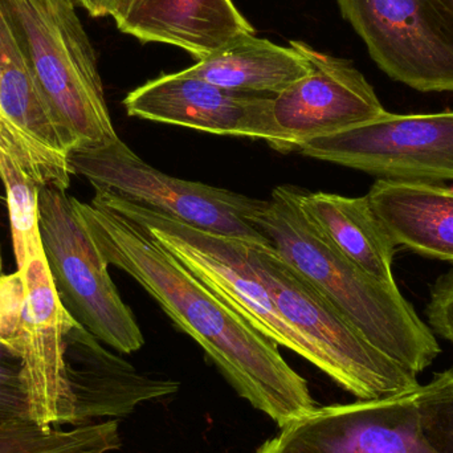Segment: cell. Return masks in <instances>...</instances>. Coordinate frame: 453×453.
<instances>
[{
    "label": "cell",
    "mask_w": 453,
    "mask_h": 453,
    "mask_svg": "<svg viewBox=\"0 0 453 453\" xmlns=\"http://www.w3.org/2000/svg\"><path fill=\"white\" fill-rule=\"evenodd\" d=\"M80 222L109 265L134 279L196 341L236 388L281 427L313 411L308 385L277 343L248 324L145 226L92 199L72 196Z\"/></svg>",
    "instance_id": "obj_1"
},
{
    "label": "cell",
    "mask_w": 453,
    "mask_h": 453,
    "mask_svg": "<svg viewBox=\"0 0 453 453\" xmlns=\"http://www.w3.org/2000/svg\"><path fill=\"white\" fill-rule=\"evenodd\" d=\"M297 188H274L248 219L374 348L412 374L427 370L441 353L435 333L396 284L370 276L303 215Z\"/></svg>",
    "instance_id": "obj_2"
},
{
    "label": "cell",
    "mask_w": 453,
    "mask_h": 453,
    "mask_svg": "<svg viewBox=\"0 0 453 453\" xmlns=\"http://www.w3.org/2000/svg\"><path fill=\"white\" fill-rule=\"evenodd\" d=\"M73 2L0 0L42 97L76 148H97L119 137L95 50Z\"/></svg>",
    "instance_id": "obj_3"
},
{
    "label": "cell",
    "mask_w": 453,
    "mask_h": 453,
    "mask_svg": "<svg viewBox=\"0 0 453 453\" xmlns=\"http://www.w3.org/2000/svg\"><path fill=\"white\" fill-rule=\"evenodd\" d=\"M248 260L319 370L359 401L406 395L418 375L372 345L273 245L245 242Z\"/></svg>",
    "instance_id": "obj_4"
},
{
    "label": "cell",
    "mask_w": 453,
    "mask_h": 453,
    "mask_svg": "<svg viewBox=\"0 0 453 453\" xmlns=\"http://www.w3.org/2000/svg\"><path fill=\"white\" fill-rule=\"evenodd\" d=\"M0 276V340L24 362L29 417L42 427L73 425L65 375V334L76 319L58 300L44 252Z\"/></svg>",
    "instance_id": "obj_5"
},
{
    "label": "cell",
    "mask_w": 453,
    "mask_h": 453,
    "mask_svg": "<svg viewBox=\"0 0 453 453\" xmlns=\"http://www.w3.org/2000/svg\"><path fill=\"white\" fill-rule=\"evenodd\" d=\"M42 252L65 311L98 341L122 354L145 343L132 309L122 301L89 234L80 222L72 196L56 186L37 188Z\"/></svg>",
    "instance_id": "obj_6"
},
{
    "label": "cell",
    "mask_w": 453,
    "mask_h": 453,
    "mask_svg": "<svg viewBox=\"0 0 453 453\" xmlns=\"http://www.w3.org/2000/svg\"><path fill=\"white\" fill-rule=\"evenodd\" d=\"M72 174L85 178L96 193L111 194L215 234L272 245L250 222L258 199L204 183L170 177L141 159L121 138L68 154Z\"/></svg>",
    "instance_id": "obj_7"
},
{
    "label": "cell",
    "mask_w": 453,
    "mask_h": 453,
    "mask_svg": "<svg viewBox=\"0 0 453 453\" xmlns=\"http://www.w3.org/2000/svg\"><path fill=\"white\" fill-rule=\"evenodd\" d=\"M370 58L394 81L453 93V0H337Z\"/></svg>",
    "instance_id": "obj_8"
},
{
    "label": "cell",
    "mask_w": 453,
    "mask_h": 453,
    "mask_svg": "<svg viewBox=\"0 0 453 453\" xmlns=\"http://www.w3.org/2000/svg\"><path fill=\"white\" fill-rule=\"evenodd\" d=\"M309 158L399 182L453 180V111L393 114L309 141Z\"/></svg>",
    "instance_id": "obj_9"
},
{
    "label": "cell",
    "mask_w": 453,
    "mask_h": 453,
    "mask_svg": "<svg viewBox=\"0 0 453 453\" xmlns=\"http://www.w3.org/2000/svg\"><path fill=\"white\" fill-rule=\"evenodd\" d=\"M289 44L305 56L311 72L274 96L272 148L296 151L309 141L366 124L388 111L351 61L297 40Z\"/></svg>",
    "instance_id": "obj_10"
},
{
    "label": "cell",
    "mask_w": 453,
    "mask_h": 453,
    "mask_svg": "<svg viewBox=\"0 0 453 453\" xmlns=\"http://www.w3.org/2000/svg\"><path fill=\"white\" fill-rule=\"evenodd\" d=\"M418 390L314 409L257 453H436L420 427Z\"/></svg>",
    "instance_id": "obj_11"
},
{
    "label": "cell",
    "mask_w": 453,
    "mask_h": 453,
    "mask_svg": "<svg viewBox=\"0 0 453 453\" xmlns=\"http://www.w3.org/2000/svg\"><path fill=\"white\" fill-rule=\"evenodd\" d=\"M273 97L226 89L183 69L132 90L124 106L130 117L269 143L273 138Z\"/></svg>",
    "instance_id": "obj_12"
},
{
    "label": "cell",
    "mask_w": 453,
    "mask_h": 453,
    "mask_svg": "<svg viewBox=\"0 0 453 453\" xmlns=\"http://www.w3.org/2000/svg\"><path fill=\"white\" fill-rule=\"evenodd\" d=\"M65 375L73 425L103 417H124L141 402L175 393L177 383L140 374L109 353L79 322L65 334Z\"/></svg>",
    "instance_id": "obj_13"
},
{
    "label": "cell",
    "mask_w": 453,
    "mask_h": 453,
    "mask_svg": "<svg viewBox=\"0 0 453 453\" xmlns=\"http://www.w3.org/2000/svg\"><path fill=\"white\" fill-rule=\"evenodd\" d=\"M111 16L122 34L180 48L196 61L255 34L232 0H116Z\"/></svg>",
    "instance_id": "obj_14"
},
{
    "label": "cell",
    "mask_w": 453,
    "mask_h": 453,
    "mask_svg": "<svg viewBox=\"0 0 453 453\" xmlns=\"http://www.w3.org/2000/svg\"><path fill=\"white\" fill-rule=\"evenodd\" d=\"M0 109L8 124L63 180L71 182L68 154L76 141L42 97L0 3Z\"/></svg>",
    "instance_id": "obj_15"
},
{
    "label": "cell",
    "mask_w": 453,
    "mask_h": 453,
    "mask_svg": "<svg viewBox=\"0 0 453 453\" xmlns=\"http://www.w3.org/2000/svg\"><path fill=\"white\" fill-rule=\"evenodd\" d=\"M367 198L396 247L453 263V188L378 180Z\"/></svg>",
    "instance_id": "obj_16"
},
{
    "label": "cell",
    "mask_w": 453,
    "mask_h": 453,
    "mask_svg": "<svg viewBox=\"0 0 453 453\" xmlns=\"http://www.w3.org/2000/svg\"><path fill=\"white\" fill-rule=\"evenodd\" d=\"M301 211L346 257L386 284H395L396 244L370 204L369 198H348L297 188Z\"/></svg>",
    "instance_id": "obj_17"
},
{
    "label": "cell",
    "mask_w": 453,
    "mask_h": 453,
    "mask_svg": "<svg viewBox=\"0 0 453 453\" xmlns=\"http://www.w3.org/2000/svg\"><path fill=\"white\" fill-rule=\"evenodd\" d=\"M191 74L236 92L276 96L305 77L311 64L292 45L240 35L188 68Z\"/></svg>",
    "instance_id": "obj_18"
},
{
    "label": "cell",
    "mask_w": 453,
    "mask_h": 453,
    "mask_svg": "<svg viewBox=\"0 0 453 453\" xmlns=\"http://www.w3.org/2000/svg\"><path fill=\"white\" fill-rule=\"evenodd\" d=\"M119 447L116 420L60 430L29 417L0 415V453H108Z\"/></svg>",
    "instance_id": "obj_19"
},
{
    "label": "cell",
    "mask_w": 453,
    "mask_h": 453,
    "mask_svg": "<svg viewBox=\"0 0 453 453\" xmlns=\"http://www.w3.org/2000/svg\"><path fill=\"white\" fill-rule=\"evenodd\" d=\"M0 180L7 194L16 264L42 250L37 218V186L10 156L0 150Z\"/></svg>",
    "instance_id": "obj_20"
},
{
    "label": "cell",
    "mask_w": 453,
    "mask_h": 453,
    "mask_svg": "<svg viewBox=\"0 0 453 453\" xmlns=\"http://www.w3.org/2000/svg\"><path fill=\"white\" fill-rule=\"evenodd\" d=\"M420 427L426 441L436 453H453V394L443 372L418 390Z\"/></svg>",
    "instance_id": "obj_21"
},
{
    "label": "cell",
    "mask_w": 453,
    "mask_h": 453,
    "mask_svg": "<svg viewBox=\"0 0 453 453\" xmlns=\"http://www.w3.org/2000/svg\"><path fill=\"white\" fill-rule=\"evenodd\" d=\"M0 150L4 151L20 167L21 172L37 186H56L66 190L69 183L64 180L42 157L37 156L26 141L8 124L0 109Z\"/></svg>",
    "instance_id": "obj_22"
},
{
    "label": "cell",
    "mask_w": 453,
    "mask_h": 453,
    "mask_svg": "<svg viewBox=\"0 0 453 453\" xmlns=\"http://www.w3.org/2000/svg\"><path fill=\"white\" fill-rule=\"evenodd\" d=\"M0 415L29 417L28 388L20 354L0 340ZM31 418V417H29Z\"/></svg>",
    "instance_id": "obj_23"
},
{
    "label": "cell",
    "mask_w": 453,
    "mask_h": 453,
    "mask_svg": "<svg viewBox=\"0 0 453 453\" xmlns=\"http://www.w3.org/2000/svg\"><path fill=\"white\" fill-rule=\"evenodd\" d=\"M426 314L433 332L453 343V269L441 274L431 288Z\"/></svg>",
    "instance_id": "obj_24"
},
{
    "label": "cell",
    "mask_w": 453,
    "mask_h": 453,
    "mask_svg": "<svg viewBox=\"0 0 453 453\" xmlns=\"http://www.w3.org/2000/svg\"><path fill=\"white\" fill-rule=\"evenodd\" d=\"M74 2L84 7L93 18H104L111 15L116 0H74Z\"/></svg>",
    "instance_id": "obj_25"
},
{
    "label": "cell",
    "mask_w": 453,
    "mask_h": 453,
    "mask_svg": "<svg viewBox=\"0 0 453 453\" xmlns=\"http://www.w3.org/2000/svg\"><path fill=\"white\" fill-rule=\"evenodd\" d=\"M443 377L444 380H446L447 388H449V391L453 394V369L444 372Z\"/></svg>",
    "instance_id": "obj_26"
},
{
    "label": "cell",
    "mask_w": 453,
    "mask_h": 453,
    "mask_svg": "<svg viewBox=\"0 0 453 453\" xmlns=\"http://www.w3.org/2000/svg\"><path fill=\"white\" fill-rule=\"evenodd\" d=\"M0 276H2V257H0Z\"/></svg>",
    "instance_id": "obj_27"
}]
</instances>
